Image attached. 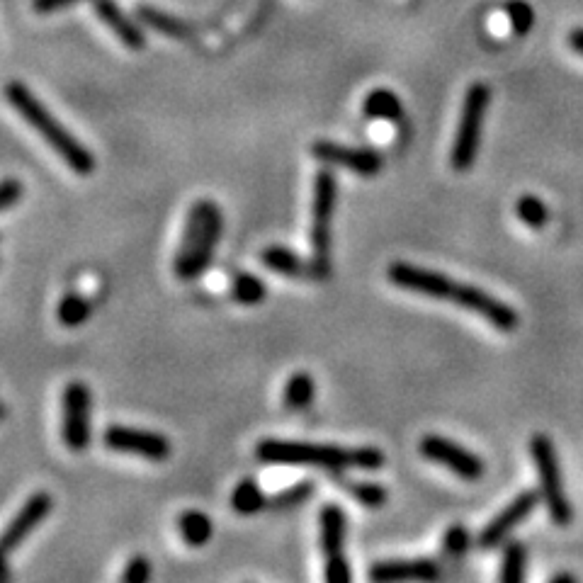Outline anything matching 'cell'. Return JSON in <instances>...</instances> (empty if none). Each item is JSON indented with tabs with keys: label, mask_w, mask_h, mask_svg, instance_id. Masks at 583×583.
Returning <instances> with one entry per match:
<instances>
[{
	"label": "cell",
	"mask_w": 583,
	"mask_h": 583,
	"mask_svg": "<svg viewBox=\"0 0 583 583\" xmlns=\"http://www.w3.org/2000/svg\"><path fill=\"white\" fill-rule=\"evenodd\" d=\"M389 282H394L401 290H409L416 294H423L428 299H440V302L457 304V307L472 311V314L481 316L484 321H489L496 331L511 333L518 326V311L511 304L501 302V299L491 297L489 292H484L481 287L464 285V282L452 280L443 273H435V270L418 268L411 263H392L387 268Z\"/></svg>",
	"instance_id": "6da1fadb"
},
{
	"label": "cell",
	"mask_w": 583,
	"mask_h": 583,
	"mask_svg": "<svg viewBox=\"0 0 583 583\" xmlns=\"http://www.w3.org/2000/svg\"><path fill=\"white\" fill-rule=\"evenodd\" d=\"M256 457L265 464H290V467H316L326 472L362 469L377 472L384 467V452L379 447H341L304 440H260Z\"/></svg>",
	"instance_id": "7a4b0ae2"
},
{
	"label": "cell",
	"mask_w": 583,
	"mask_h": 583,
	"mask_svg": "<svg viewBox=\"0 0 583 583\" xmlns=\"http://www.w3.org/2000/svg\"><path fill=\"white\" fill-rule=\"evenodd\" d=\"M5 100H8L10 107L35 129L39 139H42L73 173L90 175L95 171V156L90 154L81 141L73 137L64 124L56 120L52 112L42 105V100H39L25 83L20 81L8 83V86H5Z\"/></svg>",
	"instance_id": "3957f363"
},
{
	"label": "cell",
	"mask_w": 583,
	"mask_h": 583,
	"mask_svg": "<svg viewBox=\"0 0 583 583\" xmlns=\"http://www.w3.org/2000/svg\"><path fill=\"white\" fill-rule=\"evenodd\" d=\"M224 234V214L217 202L197 200L190 207L183 239L173 258V273L178 280H197L209 270L217 256L219 241Z\"/></svg>",
	"instance_id": "277c9868"
},
{
	"label": "cell",
	"mask_w": 583,
	"mask_h": 583,
	"mask_svg": "<svg viewBox=\"0 0 583 583\" xmlns=\"http://www.w3.org/2000/svg\"><path fill=\"white\" fill-rule=\"evenodd\" d=\"M491 103V90L486 83H474L464 93V103L460 112V122H457L455 141L450 149V166L455 171H469L477 161L479 144H481V127H484L486 110Z\"/></svg>",
	"instance_id": "5b68a950"
},
{
	"label": "cell",
	"mask_w": 583,
	"mask_h": 583,
	"mask_svg": "<svg viewBox=\"0 0 583 583\" xmlns=\"http://www.w3.org/2000/svg\"><path fill=\"white\" fill-rule=\"evenodd\" d=\"M530 455L532 462H535L537 481H540V498L545 501L549 518H552L554 525H559V528H566V525L571 523V515L574 513H571V503L569 498H566L562 469H559L554 443L545 433L532 435Z\"/></svg>",
	"instance_id": "8992f818"
},
{
	"label": "cell",
	"mask_w": 583,
	"mask_h": 583,
	"mask_svg": "<svg viewBox=\"0 0 583 583\" xmlns=\"http://www.w3.org/2000/svg\"><path fill=\"white\" fill-rule=\"evenodd\" d=\"M338 202V180L331 171H319L314 178V200H311V234L309 243L314 251V260L321 265H331L333 248V214Z\"/></svg>",
	"instance_id": "52a82bcc"
},
{
	"label": "cell",
	"mask_w": 583,
	"mask_h": 583,
	"mask_svg": "<svg viewBox=\"0 0 583 583\" xmlns=\"http://www.w3.org/2000/svg\"><path fill=\"white\" fill-rule=\"evenodd\" d=\"M61 435L71 452L81 455L90 445V389L83 382L66 384L61 396Z\"/></svg>",
	"instance_id": "ba28073f"
},
{
	"label": "cell",
	"mask_w": 583,
	"mask_h": 583,
	"mask_svg": "<svg viewBox=\"0 0 583 583\" xmlns=\"http://www.w3.org/2000/svg\"><path fill=\"white\" fill-rule=\"evenodd\" d=\"M107 450L120 452V455L141 457V460L163 462L171 457L173 445L166 435L154 433V430H139L127 426H110L105 430Z\"/></svg>",
	"instance_id": "9c48e42d"
},
{
	"label": "cell",
	"mask_w": 583,
	"mask_h": 583,
	"mask_svg": "<svg viewBox=\"0 0 583 583\" xmlns=\"http://www.w3.org/2000/svg\"><path fill=\"white\" fill-rule=\"evenodd\" d=\"M418 452L430 462L440 464V467L450 469L460 479L477 481L484 477V462L472 450L462 447L455 440L443 438V435H426L418 445Z\"/></svg>",
	"instance_id": "30bf717a"
},
{
	"label": "cell",
	"mask_w": 583,
	"mask_h": 583,
	"mask_svg": "<svg viewBox=\"0 0 583 583\" xmlns=\"http://www.w3.org/2000/svg\"><path fill=\"white\" fill-rule=\"evenodd\" d=\"M52 506H54L52 496H49L47 491H37V494L27 498L25 506L20 508V513L10 520V525L3 530V535H0V576L5 574V562H8L10 554H13L15 549H18L39 525H42V520L52 513Z\"/></svg>",
	"instance_id": "8fae6325"
},
{
	"label": "cell",
	"mask_w": 583,
	"mask_h": 583,
	"mask_svg": "<svg viewBox=\"0 0 583 583\" xmlns=\"http://www.w3.org/2000/svg\"><path fill=\"white\" fill-rule=\"evenodd\" d=\"M537 503H540V494H537V491H532V489L520 491V494L515 496L506 508H501V511L489 520V525L479 532L477 545L481 549L501 547L503 542L511 537V532L518 528L523 520L530 518L532 511L537 508Z\"/></svg>",
	"instance_id": "7c38bea8"
},
{
	"label": "cell",
	"mask_w": 583,
	"mask_h": 583,
	"mask_svg": "<svg viewBox=\"0 0 583 583\" xmlns=\"http://www.w3.org/2000/svg\"><path fill=\"white\" fill-rule=\"evenodd\" d=\"M311 156L316 161L328 163V166L348 168V171L362 175V178H372L382 171L384 158L375 149H362V146H345L336 141H314L311 144Z\"/></svg>",
	"instance_id": "4fadbf2b"
},
{
	"label": "cell",
	"mask_w": 583,
	"mask_h": 583,
	"mask_svg": "<svg viewBox=\"0 0 583 583\" xmlns=\"http://www.w3.org/2000/svg\"><path fill=\"white\" fill-rule=\"evenodd\" d=\"M260 260H263L265 268H270L277 275L294 277V280H316L324 282L331 277V270L328 265H321L319 260H304L299 253H294L292 248L285 246H268L260 253Z\"/></svg>",
	"instance_id": "5bb4252c"
},
{
	"label": "cell",
	"mask_w": 583,
	"mask_h": 583,
	"mask_svg": "<svg viewBox=\"0 0 583 583\" xmlns=\"http://www.w3.org/2000/svg\"><path fill=\"white\" fill-rule=\"evenodd\" d=\"M440 579V564L435 559H394L370 566V581L399 583V581H435Z\"/></svg>",
	"instance_id": "9a60e30c"
},
{
	"label": "cell",
	"mask_w": 583,
	"mask_h": 583,
	"mask_svg": "<svg viewBox=\"0 0 583 583\" xmlns=\"http://www.w3.org/2000/svg\"><path fill=\"white\" fill-rule=\"evenodd\" d=\"M93 10L98 15V20L103 22L107 30L112 32L127 49L139 52L146 47V35L139 27V22H134L127 13L115 3V0H93Z\"/></svg>",
	"instance_id": "2e32d148"
},
{
	"label": "cell",
	"mask_w": 583,
	"mask_h": 583,
	"mask_svg": "<svg viewBox=\"0 0 583 583\" xmlns=\"http://www.w3.org/2000/svg\"><path fill=\"white\" fill-rule=\"evenodd\" d=\"M345 532H348V518L345 511L336 503H326L319 513V540L321 552L326 559H341L343 557V542Z\"/></svg>",
	"instance_id": "e0dca14e"
},
{
	"label": "cell",
	"mask_w": 583,
	"mask_h": 583,
	"mask_svg": "<svg viewBox=\"0 0 583 583\" xmlns=\"http://www.w3.org/2000/svg\"><path fill=\"white\" fill-rule=\"evenodd\" d=\"M362 115L377 122H399L404 117V105L399 95L389 88H375L362 100Z\"/></svg>",
	"instance_id": "ac0fdd59"
},
{
	"label": "cell",
	"mask_w": 583,
	"mask_h": 583,
	"mask_svg": "<svg viewBox=\"0 0 583 583\" xmlns=\"http://www.w3.org/2000/svg\"><path fill=\"white\" fill-rule=\"evenodd\" d=\"M137 20H141L146 27H151V30L161 32V35H166L171 39H190L192 37V25L188 20L178 18V15L166 13V10L151 8V5H139Z\"/></svg>",
	"instance_id": "d6986e66"
},
{
	"label": "cell",
	"mask_w": 583,
	"mask_h": 583,
	"mask_svg": "<svg viewBox=\"0 0 583 583\" xmlns=\"http://www.w3.org/2000/svg\"><path fill=\"white\" fill-rule=\"evenodd\" d=\"M316 399V382L309 372H297L285 382L282 389V404L290 411H304L314 404Z\"/></svg>",
	"instance_id": "ffe728a7"
},
{
	"label": "cell",
	"mask_w": 583,
	"mask_h": 583,
	"mask_svg": "<svg viewBox=\"0 0 583 583\" xmlns=\"http://www.w3.org/2000/svg\"><path fill=\"white\" fill-rule=\"evenodd\" d=\"M180 537L188 542V547H205L214 535V523L207 513L185 511L178 518Z\"/></svg>",
	"instance_id": "44dd1931"
},
{
	"label": "cell",
	"mask_w": 583,
	"mask_h": 583,
	"mask_svg": "<svg viewBox=\"0 0 583 583\" xmlns=\"http://www.w3.org/2000/svg\"><path fill=\"white\" fill-rule=\"evenodd\" d=\"M231 508L239 515H256L268 508V496L263 494L256 479H243L231 491Z\"/></svg>",
	"instance_id": "7402d4cb"
},
{
	"label": "cell",
	"mask_w": 583,
	"mask_h": 583,
	"mask_svg": "<svg viewBox=\"0 0 583 583\" xmlns=\"http://www.w3.org/2000/svg\"><path fill=\"white\" fill-rule=\"evenodd\" d=\"M336 479H338V484H341V489L345 491V494L353 496L362 508H367V511H379V508L387 503L389 494L382 484H375V481L343 479V477H336Z\"/></svg>",
	"instance_id": "603a6c76"
},
{
	"label": "cell",
	"mask_w": 583,
	"mask_h": 583,
	"mask_svg": "<svg viewBox=\"0 0 583 583\" xmlns=\"http://www.w3.org/2000/svg\"><path fill=\"white\" fill-rule=\"evenodd\" d=\"M90 314H93V302L78 292L64 294L59 307H56V319H59V324L66 328L83 326L90 319Z\"/></svg>",
	"instance_id": "cb8c5ba5"
},
{
	"label": "cell",
	"mask_w": 583,
	"mask_h": 583,
	"mask_svg": "<svg viewBox=\"0 0 583 583\" xmlns=\"http://www.w3.org/2000/svg\"><path fill=\"white\" fill-rule=\"evenodd\" d=\"M231 299L236 304H243V307H256V304H263L268 299V287L258 275L239 273L231 282Z\"/></svg>",
	"instance_id": "d4e9b609"
},
{
	"label": "cell",
	"mask_w": 583,
	"mask_h": 583,
	"mask_svg": "<svg viewBox=\"0 0 583 583\" xmlns=\"http://www.w3.org/2000/svg\"><path fill=\"white\" fill-rule=\"evenodd\" d=\"M525 564H528V549L523 542H508L503 549L501 559V571H498V579L503 583H518L525 579Z\"/></svg>",
	"instance_id": "484cf974"
},
{
	"label": "cell",
	"mask_w": 583,
	"mask_h": 583,
	"mask_svg": "<svg viewBox=\"0 0 583 583\" xmlns=\"http://www.w3.org/2000/svg\"><path fill=\"white\" fill-rule=\"evenodd\" d=\"M515 217L520 219L530 229H542L549 222V207L540 197L535 195H523L515 202Z\"/></svg>",
	"instance_id": "4316f807"
},
{
	"label": "cell",
	"mask_w": 583,
	"mask_h": 583,
	"mask_svg": "<svg viewBox=\"0 0 583 583\" xmlns=\"http://www.w3.org/2000/svg\"><path fill=\"white\" fill-rule=\"evenodd\" d=\"M311 496H314V484H311V481H299V484L290 486V489L280 491V494L268 498V508H275V511H287V508L302 506V503Z\"/></svg>",
	"instance_id": "83f0119b"
},
{
	"label": "cell",
	"mask_w": 583,
	"mask_h": 583,
	"mask_svg": "<svg viewBox=\"0 0 583 583\" xmlns=\"http://www.w3.org/2000/svg\"><path fill=\"white\" fill-rule=\"evenodd\" d=\"M506 15L508 22H511L513 35H528L532 25H535V13H532V8L525 0H511L506 5Z\"/></svg>",
	"instance_id": "f1b7e54d"
},
{
	"label": "cell",
	"mask_w": 583,
	"mask_h": 583,
	"mask_svg": "<svg viewBox=\"0 0 583 583\" xmlns=\"http://www.w3.org/2000/svg\"><path fill=\"white\" fill-rule=\"evenodd\" d=\"M469 545H472V537H469V530L462 528V525H452L443 535V549L452 557H462Z\"/></svg>",
	"instance_id": "f546056e"
},
{
	"label": "cell",
	"mask_w": 583,
	"mask_h": 583,
	"mask_svg": "<svg viewBox=\"0 0 583 583\" xmlns=\"http://www.w3.org/2000/svg\"><path fill=\"white\" fill-rule=\"evenodd\" d=\"M120 579L124 583H146V581H149L151 579V564H149V559L141 557V554H137V557L129 559V564L124 566V571H122Z\"/></svg>",
	"instance_id": "4dcf8cb0"
},
{
	"label": "cell",
	"mask_w": 583,
	"mask_h": 583,
	"mask_svg": "<svg viewBox=\"0 0 583 583\" xmlns=\"http://www.w3.org/2000/svg\"><path fill=\"white\" fill-rule=\"evenodd\" d=\"M22 195H25V185H22L20 180H15V178L0 180V212L18 205V202L22 200Z\"/></svg>",
	"instance_id": "1f68e13d"
},
{
	"label": "cell",
	"mask_w": 583,
	"mask_h": 583,
	"mask_svg": "<svg viewBox=\"0 0 583 583\" xmlns=\"http://www.w3.org/2000/svg\"><path fill=\"white\" fill-rule=\"evenodd\" d=\"M324 579L326 583H348L353 579V571H350L348 559H326L324 566Z\"/></svg>",
	"instance_id": "d6a6232c"
},
{
	"label": "cell",
	"mask_w": 583,
	"mask_h": 583,
	"mask_svg": "<svg viewBox=\"0 0 583 583\" xmlns=\"http://www.w3.org/2000/svg\"><path fill=\"white\" fill-rule=\"evenodd\" d=\"M86 0H32V8L35 13L49 15V13H59V10H69L73 5H81Z\"/></svg>",
	"instance_id": "836d02e7"
},
{
	"label": "cell",
	"mask_w": 583,
	"mask_h": 583,
	"mask_svg": "<svg viewBox=\"0 0 583 583\" xmlns=\"http://www.w3.org/2000/svg\"><path fill=\"white\" fill-rule=\"evenodd\" d=\"M569 44H571V49H574L576 54L583 56V30H574V32H571Z\"/></svg>",
	"instance_id": "e575fe53"
},
{
	"label": "cell",
	"mask_w": 583,
	"mask_h": 583,
	"mask_svg": "<svg viewBox=\"0 0 583 583\" xmlns=\"http://www.w3.org/2000/svg\"><path fill=\"white\" fill-rule=\"evenodd\" d=\"M576 579L571 574H554L552 576V583H574Z\"/></svg>",
	"instance_id": "d590c367"
},
{
	"label": "cell",
	"mask_w": 583,
	"mask_h": 583,
	"mask_svg": "<svg viewBox=\"0 0 583 583\" xmlns=\"http://www.w3.org/2000/svg\"><path fill=\"white\" fill-rule=\"evenodd\" d=\"M3 418H5V406L0 404V421H3Z\"/></svg>",
	"instance_id": "8d00e7d4"
}]
</instances>
